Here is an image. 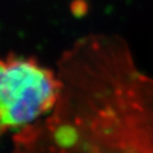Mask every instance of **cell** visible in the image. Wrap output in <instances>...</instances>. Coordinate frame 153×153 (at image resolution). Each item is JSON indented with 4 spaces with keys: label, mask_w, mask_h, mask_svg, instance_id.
Listing matches in <instances>:
<instances>
[{
    "label": "cell",
    "mask_w": 153,
    "mask_h": 153,
    "mask_svg": "<svg viewBox=\"0 0 153 153\" xmlns=\"http://www.w3.org/2000/svg\"><path fill=\"white\" fill-rule=\"evenodd\" d=\"M56 153H153V76L117 36L85 38L63 61Z\"/></svg>",
    "instance_id": "cell-1"
},
{
    "label": "cell",
    "mask_w": 153,
    "mask_h": 153,
    "mask_svg": "<svg viewBox=\"0 0 153 153\" xmlns=\"http://www.w3.org/2000/svg\"><path fill=\"white\" fill-rule=\"evenodd\" d=\"M62 91V80L33 59L0 57V135L46 114L60 101Z\"/></svg>",
    "instance_id": "cell-2"
}]
</instances>
